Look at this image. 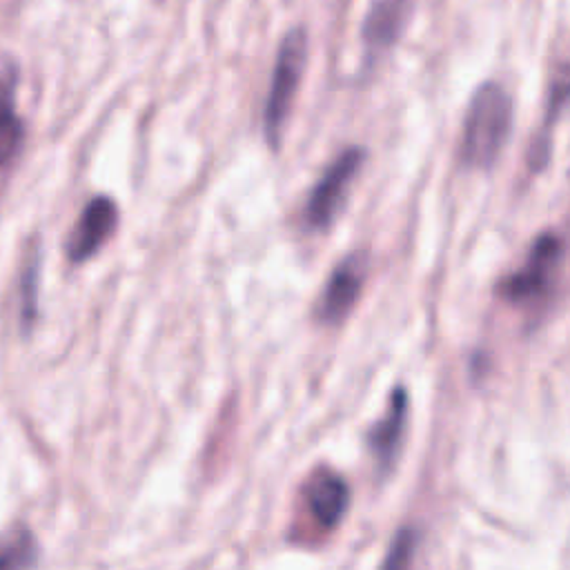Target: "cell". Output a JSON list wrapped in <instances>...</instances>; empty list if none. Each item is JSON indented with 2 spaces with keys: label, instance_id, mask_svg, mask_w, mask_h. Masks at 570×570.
Segmentation results:
<instances>
[{
  "label": "cell",
  "instance_id": "8992f818",
  "mask_svg": "<svg viewBox=\"0 0 570 570\" xmlns=\"http://www.w3.org/2000/svg\"><path fill=\"white\" fill-rule=\"evenodd\" d=\"M363 276L365 267L358 256H350L334 267L316 307V314L323 323H338L350 314V309L358 301Z\"/></svg>",
  "mask_w": 570,
  "mask_h": 570
},
{
  "label": "cell",
  "instance_id": "30bf717a",
  "mask_svg": "<svg viewBox=\"0 0 570 570\" xmlns=\"http://www.w3.org/2000/svg\"><path fill=\"white\" fill-rule=\"evenodd\" d=\"M570 100V62H566L559 71H557V76H554V80H552V85H550V94H548V107H546V120H543V125H541V136L537 138V142H534V154H532V163L534 165H541L543 160H546V156H548V140H550V129H552V125H554V120H557V116H559V109L566 105Z\"/></svg>",
  "mask_w": 570,
  "mask_h": 570
},
{
  "label": "cell",
  "instance_id": "ba28073f",
  "mask_svg": "<svg viewBox=\"0 0 570 570\" xmlns=\"http://www.w3.org/2000/svg\"><path fill=\"white\" fill-rule=\"evenodd\" d=\"M412 0H374L365 22H363V42L367 56H379L385 51L401 33V27L407 18Z\"/></svg>",
  "mask_w": 570,
  "mask_h": 570
},
{
  "label": "cell",
  "instance_id": "52a82bcc",
  "mask_svg": "<svg viewBox=\"0 0 570 570\" xmlns=\"http://www.w3.org/2000/svg\"><path fill=\"white\" fill-rule=\"evenodd\" d=\"M347 499H350V492L345 481L332 470L314 472L305 485L307 508L316 519V523L323 528H334L341 521L347 508Z\"/></svg>",
  "mask_w": 570,
  "mask_h": 570
},
{
  "label": "cell",
  "instance_id": "7c38bea8",
  "mask_svg": "<svg viewBox=\"0 0 570 570\" xmlns=\"http://www.w3.org/2000/svg\"><path fill=\"white\" fill-rule=\"evenodd\" d=\"M36 559V543L29 530L13 528L0 537V570H29Z\"/></svg>",
  "mask_w": 570,
  "mask_h": 570
},
{
  "label": "cell",
  "instance_id": "5b68a950",
  "mask_svg": "<svg viewBox=\"0 0 570 570\" xmlns=\"http://www.w3.org/2000/svg\"><path fill=\"white\" fill-rule=\"evenodd\" d=\"M116 220H118V209L111 198L107 196L91 198L71 229V236L67 243L69 261L82 263L89 256H94L102 247V243L111 236Z\"/></svg>",
  "mask_w": 570,
  "mask_h": 570
},
{
  "label": "cell",
  "instance_id": "9c48e42d",
  "mask_svg": "<svg viewBox=\"0 0 570 570\" xmlns=\"http://www.w3.org/2000/svg\"><path fill=\"white\" fill-rule=\"evenodd\" d=\"M405 410H407L405 392L401 387H396L385 414L370 430L367 445H370V452H372L379 470H387L392 465V461L396 459V450H399L403 425H405Z\"/></svg>",
  "mask_w": 570,
  "mask_h": 570
},
{
  "label": "cell",
  "instance_id": "8fae6325",
  "mask_svg": "<svg viewBox=\"0 0 570 570\" xmlns=\"http://www.w3.org/2000/svg\"><path fill=\"white\" fill-rule=\"evenodd\" d=\"M22 125L16 111L13 91L0 78V165H7L20 149Z\"/></svg>",
  "mask_w": 570,
  "mask_h": 570
},
{
  "label": "cell",
  "instance_id": "277c9868",
  "mask_svg": "<svg viewBox=\"0 0 570 570\" xmlns=\"http://www.w3.org/2000/svg\"><path fill=\"white\" fill-rule=\"evenodd\" d=\"M561 240L554 234H543L532 245L525 263L505 278L501 294L510 303H532L546 294L559 267Z\"/></svg>",
  "mask_w": 570,
  "mask_h": 570
},
{
  "label": "cell",
  "instance_id": "6da1fadb",
  "mask_svg": "<svg viewBox=\"0 0 570 570\" xmlns=\"http://www.w3.org/2000/svg\"><path fill=\"white\" fill-rule=\"evenodd\" d=\"M512 125V102L499 82H483L468 105L461 136V160L488 169L501 154Z\"/></svg>",
  "mask_w": 570,
  "mask_h": 570
},
{
  "label": "cell",
  "instance_id": "3957f363",
  "mask_svg": "<svg viewBox=\"0 0 570 570\" xmlns=\"http://www.w3.org/2000/svg\"><path fill=\"white\" fill-rule=\"evenodd\" d=\"M361 163L363 149L347 147L332 160V165L318 178L305 203V223L312 229H325L327 225H332Z\"/></svg>",
  "mask_w": 570,
  "mask_h": 570
},
{
  "label": "cell",
  "instance_id": "4fadbf2b",
  "mask_svg": "<svg viewBox=\"0 0 570 570\" xmlns=\"http://www.w3.org/2000/svg\"><path fill=\"white\" fill-rule=\"evenodd\" d=\"M416 550V537L410 528H403L396 532V537L392 539L383 566L381 570H410L412 566V557Z\"/></svg>",
  "mask_w": 570,
  "mask_h": 570
},
{
  "label": "cell",
  "instance_id": "7a4b0ae2",
  "mask_svg": "<svg viewBox=\"0 0 570 570\" xmlns=\"http://www.w3.org/2000/svg\"><path fill=\"white\" fill-rule=\"evenodd\" d=\"M305 62H307V36H305V29L294 27L283 36L278 45L269 91L263 109V131L269 147L274 149L281 145V136H283L292 102L303 80Z\"/></svg>",
  "mask_w": 570,
  "mask_h": 570
}]
</instances>
